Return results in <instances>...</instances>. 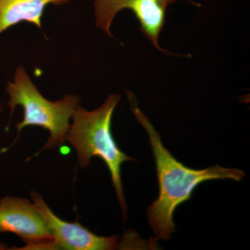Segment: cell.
<instances>
[{"label": "cell", "mask_w": 250, "mask_h": 250, "mask_svg": "<svg viewBox=\"0 0 250 250\" xmlns=\"http://www.w3.org/2000/svg\"><path fill=\"white\" fill-rule=\"evenodd\" d=\"M127 95L131 111L149 136L156 164L159 196L148 207V223L156 240L168 241L175 231L174 212L179 205L191 198L194 190L200 184L219 179L240 182L246 177V172L239 169L226 168L218 164L201 170L184 165L164 146L160 134L138 106L134 94L128 91Z\"/></svg>", "instance_id": "1"}, {"label": "cell", "mask_w": 250, "mask_h": 250, "mask_svg": "<svg viewBox=\"0 0 250 250\" xmlns=\"http://www.w3.org/2000/svg\"><path fill=\"white\" fill-rule=\"evenodd\" d=\"M121 98L118 94H111L100 107L90 111L79 106L72 116L65 141L76 150L78 165L82 168L88 167L93 157L100 158L107 166L125 221L127 205L121 167L126 161L135 159L120 149L111 132L112 118Z\"/></svg>", "instance_id": "2"}, {"label": "cell", "mask_w": 250, "mask_h": 250, "mask_svg": "<svg viewBox=\"0 0 250 250\" xmlns=\"http://www.w3.org/2000/svg\"><path fill=\"white\" fill-rule=\"evenodd\" d=\"M6 92L9 95V106L11 110V116L6 130L9 127L15 109L18 106H21L23 108L24 116L22 121L16 125V139L26 126H40L49 132L47 142L40 152L62 147L64 145L71 124L70 121L80 106V97L67 94L57 101L47 100L40 93L22 65L16 68L14 80L8 83Z\"/></svg>", "instance_id": "3"}, {"label": "cell", "mask_w": 250, "mask_h": 250, "mask_svg": "<svg viewBox=\"0 0 250 250\" xmlns=\"http://www.w3.org/2000/svg\"><path fill=\"white\" fill-rule=\"evenodd\" d=\"M31 200L53 236V250H112L141 248L142 242L136 233H130L121 241V236H100L78 222L65 221L51 210L41 194L30 193Z\"/></svg>", "instance_id": "4"}, {"label": "cell", "mask_w": 250, "mask_h": 250, "mask_svg": "<svg viewBox=\"0 0 250 250\" xmlns=\"http://www.w3.org/2000/svg\"><path fill=\"white\" fill-rule=\"evenodd\" d=\"M180 0H94L95 26L106 35L113 37L111 27L117 15L130 10L140 24V29L151 43L162 53L175 55L162 48L159 37L166 23V11L170 5ZM200 7L201 4L184 0Z\"/></svg>", "instance_id": "5"}, {"label": "cell", "mask_w": 250, "mask_h": 250, "mask_svg": "<svg viewBox=\"0 0 250 250\" xmlns=\"http://www.w3.org/2000/svg\"><path fill=\"white\" fill-rule=\"evenodd\" d=\"M3 233H14L25 243L19 250H53V236L27 199L6 196L0 200V234Z\"/></svg>", "instance_id": "6"}, {"label": "cell", "mask_w": 250, "mask_h": 250, "mask_svg": "<svg viewBox=\"0 0 250 250\" xmlns=\"http://www.w3.org/2000/svg\"><path fill=\"white\" fill-rule=\"evenodd\" d=\"M70 0H0V34L22 22L42 30V18L49 4L61 6Z\"/></svg>", "instance_id": "7"}, {"label": "cell", "mask_w": 250, "mask_h": 250, "mask_svg": "<svg viewBox=\"0 0 250 250\" xmlns=\"http://www.w3.org/2000/svg\"><path fill=\"white\" fill-rule=\"evenodd\" d=\"M7 246L4 243H0V250H7Z\"/></svg>", "instance_id": "8"}, {"label": "cell", "mask_w": 250, "mask_h": 250, "mask_svg": "<svg viewBox=\"0 0 250 250\" xmlns=\"http://www.w3.org/2000/svg\"><path fill=\"white\" fill-rule=\"evenodd\" d=\"M1 111H2V108H1V106H0V113H1Z\"/></svg>", "instance_id": "9"}]
</instances>
